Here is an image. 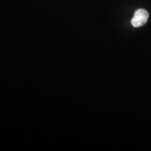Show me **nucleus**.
Here are the masks:
<instances>
[{
  "label": "nucleus",
  "instance_id": "obj_1",
  "mask_svg": "<svg viewBox=\"0 0 151 151\" xmlns=\"http://www.w3.org/2000/svg\"><path fill=\"white\" fill-rule=\"evenodd\" d=\"M149 14L146 10L139 9L135 11L134 16L132 19V24L134 27H139L144 25L148 21Z\"/></svg>",
  "mask_w": 151,
  "mask_h": 151
}]
</instances>
